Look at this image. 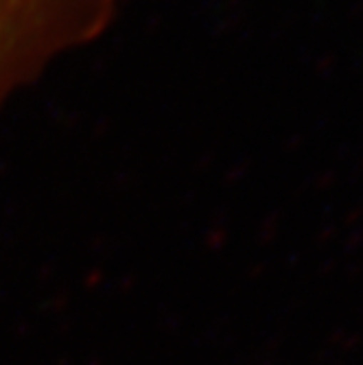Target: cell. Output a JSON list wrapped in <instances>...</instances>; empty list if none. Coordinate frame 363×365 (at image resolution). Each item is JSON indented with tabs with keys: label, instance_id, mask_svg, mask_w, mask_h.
Masks as SVG:
<instances>
[{
	"label": "cell",
	"instance_id": "cell-1",
	"mask_svg": "<svg viewBox=\"0 0 363 365\" xmlns=\"http://www.w3.org/2000/svg\"><path fill=\"white\" fill-rule=\"evenodd\" d=\"M118 0H0V106L59 55L96 40Z\"/></svg>",
	"mask_w": 363,
	"mask_h": 365
}]
</instances>
